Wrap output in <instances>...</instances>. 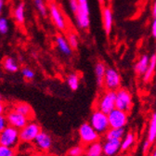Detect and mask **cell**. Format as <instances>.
<instances>
[{
    "label": "cell",
    "instance_id": "41",
    "mask_svg": "<svg viewBox=\"0 0 156 156\" xmlns=\"http://www.w3.org/2000/svg\"><path fill=\"white\" fill-rule=\"evenodd\" d=\"M3 101V97H2V95H0V102H2Z\"/></svg>",
    "mask_w": 156,
    "mask_h": 156
},
{
    "label": "cell",
    "instance_id": "8",
    "mask_svg": "<svg viewBox=\"0 0 156 156\" xmlns=\"http://www.w3.org/2000/svg\"><path fill=\"white\" fill-rule=\"evenodd\" d=\"M110 128H125L128 122L127 112L119 109H114L108 114Z\"/></svg>",
    "mask_w": 156,
    "mask_h": 156
},
{
    "label": "cell",
    "instance_id": "29",
    "mask_svg": "<svg viewBox=\"0 0 156 156\" xmlns=\"http://www.w3.org/2000/svg\"><path fill=\"white\" fill-rule=\"evenodd\" d=\"M16 149L0 145V156H16Z\"/></svg>",
    "mask_w": 156,
    "mask_h": 156
},
{
    "label": "cell",
    "instance_id": "2",
    "mask_svg": "<svg viewBox=\"0 0 156 156\" xmlns=\"http://www.w3.org/2000/svg\"><path fill=\"white\" fill-rule=\"evenodd\" d=\"M20 143L21 140L19 129L9 126L0 133V145L16 149Z\"/></svg>",
    "mask_w": 156,
    "mask_h": 156
},
{
    "label": "cell",
    "instance_id": "3",
    "mask_svg": "<svg viewBox=\"0 0 156 156\" xmlns=\"http://www.w3.org/2000/svg\"><path fill=\"white\" fill-rule=\"evenodd\" d=\"M116 91L106 90L97 101V110H99L106 114H109L115 109Z\"/></svg>",
    "mask_w": 156,
    "mask_h": 156
},
{
    "label": "cell",
    "instance_id": "9",
    "mask_svg": "<svg viewBox=\"0 0 156 156\" xmlns=\"http://www.w3.org/2000/svg\"><path fill=\"white\" fill-rule=\"evenodd\" d=\"M121 86V75L112 67H108L104 77V87L107 90L117 91Z\"/></svg>",
    "mask_w": 156,
    "mask_h": 156
},
{
    "label": "cell",
    "instance_id": "36",
    "mask_svg": "<svg viewBox=\"0 0 156 156\" xmlns=\"http://www.w3.org/2000/svg\"><path fill=\"white\" fill-rule=\"evenodd\" d=\"M7 112V106L6 104L2 101L0 102V114H5Z\"/></svg>",
    "mask_w": 156,
    "mask_h": 156
},
{
    "label": "cell",
    "instance_id": "22",
    "mask_svg": "<svg viewBox=\"0 0 156 156\" xmlns=\"http://www.w3.org/2000/svg\"><path fill=\"white\" fill-rule=\"evenodd\" d=\"M155 69H156V55H152L151 57L148 70L145 73V74L143 75V81L145 83H148L151 79V77L153 76V74L155 73Z\"/></svg>",
    "mask_w": 156,
    "mask_h": 156
},
{
    "label": "cell",
    "instance_id": "27",
    "mask_svg": "<svg viewBox=\"0 0 156 156\" xmlns=\"http://www.w3.org/2000/svg\"><path fill=\"white\" fill-rule=\"evenodd\" d=\"M34 3L36 9L38 10V12L40 13L44 18H46L48 16V8L46 6V3L44 0H34Z\"/></svg>",
    "mask_w": 156,
    "mask_h": 156
},
{
    "label": "cell",
    "instance_id": "5",
    "mask_svg": "<svg viewBox=\"0 0 156 156\" xmlns=\"http://www.w3.org/2000/svg\"><path fill=\"white\" fill-rule=\"evenodd\" d=\"M78 135L82 145L87 146L91 143L99 141L100 134L98 133L89 123H83L78 129Z\"/></svg>",
    "mask_w": 156,
    "mask_h": 156
},
{
    "label": "cell",
    "instance_id": "44",
    "mask_svg": "<svg viewBox=\"0 0 156 156\" xmlns=\"http://www.w3.org/2000/svg\"><path fill=\"white\" fill-rule=\"evenodd\" d=\"M155 55H156V52H155Z\"/></svg>",
    "mask_w": 156,
    "mask_h": 156
},
{
    "label": "cell",
    "instance_id": "40",
    "mask_svg": "<svg viewBox=\"0 0 156 156\" xmlns=\"http://www.w3.org/2000/svg\"><path fill=\"white\" fill-rule=\"evenodd\" d=\"M151 156H156V146H155V148H154V150H153V151H152Z\"/></svg>",
    "mask_w": 156,
    "mask_h": 156
},
{
    "label": "cell",
    "instance_id": "23",
    "mask_svg": "<svg viewBox=\"0 0 156 156\" xmlns=\"http://www.w3.org/2000/svg\"><path fill=\"white\" fill-rule=\"evenodd\" d=\"M24 3H20L15 10H14V18H15V21L20 23V24H22L24 23V20H25V13H24Z\"/></svg>",
    "mask_w": 156,
    "mask_h": 156
},
{
    "label": "cell",
    "instance_id": "10",
    "mask_svg": "<svg viewBox=\"0 0 156 156\" xmlns=\"http://www.w3.org/2000/svg\"><path fill=\"white\" fill-rule=\"evenodd\" d=\"M7 120L9 123V126H13L19 130H21L22 128H23L29 122L30 119L27 118L26 116L23 115L22 113H20L18 112H16L14 109L9 110V112H7Z\"/></svg>",
    "mask_w": 156,
    "mask_h": 156
},
{
    "label": "cell",
    "instance_id": "39",
    "mask_svg": "<svg viewBox=\"0 0 156 156\" xmlns=\"http://www.w3.org/2000/svg\"><path fill=\"white\" fill-rule=\"evenodd\" d=\"M33 156H49V155H48V154H46L44 152H40V153H36V154H34Z\"/></svg>",
    "mask_w": 156,
    "mask_h": 156
},
{
    "label": "cell",
    "instance_id": "43",
    "mask_svg": "<svg viewBox=\"0 0 156 156\" xmlns=\"http://www.w3.org/2000/svg\"><path fill=\"white\" fill-rule=\"evenodd\" d=\"M100 1H101V3H102V0H100Z\"/></svg>",
    "mask_w": 156,
    "mask_h": 156
},
{
    "label": "cell",
    "instance_id": "33",
    "mask_svg": "<svg viewBox=\"0 0 156 156\" xmlns=\"http://www.w3.org/2000/svg\"><path fill=\"white\" fill-rule=\"evenodd\" d=\"M7 126H9V123L7 120L6 114H0V133H1Z\"/></svg>",
    "mask_w": 156,
    "mask_h": 156
},
{
    "label": "cell",
    "instance_id": "4",
    "mask_svg": "<svg viewBox=\"0 0 156 156\" xmlns=\"http://www.w3.org/2000/svg\"><path fill=\"white\" fill-rule=\"evenodd\" d=\"M79 7L78 11L74 15L76 24L80 29H87L90 25V18H89V5L88 0H78Z\"/></svg>",
    "mask_w": 156,
    "mask_h": 156
},
{
    "label": "cell",
    "instance_id": "12",
    "mask_svg": "<svg viewBox=\"0 0 156 156\" xmlns=\"http://www.w3.org/2000/svg\"><path fill=\"white\" fill-rule=\"evenodd\" d=\"M34 144L39 151L46 152L48 151L52 147V139L47 132L41 131L34 140Z\"/></svg>",
    "mask_w": 156,
    "mask_h": 156
},
{
    "label": "cell",
    "instance_id": "13",
    "mask_svg": "<svg viewBox=\"0 0 156 156\" xmlns=\"http://www.w3.org/2000/svg\"><path fill=\"white\" fill-rule=\"evenodd\" d=\"M121 142L120 140H105L103 144V154L106 156H113L121 151Z\"/></svg>",
    "mask_w": 156,
    "mask_h": 156
},
{
    "label": "cell",
    "instance_id": "11",
    "mask_svg": "<svg viewBox=\"0 0 156 156\" xmlns=\"http://www.w3.org/2000/svg\"><path fill=\"white\" fill-rule=\"evenodd\" d=\"M49 14L52 19V22L55 24V26L61 31H65L67 29V24L65 19L57 4L50 3L49 5Z\"/></svg>",
    "mask_w": 156,
    "mask_h": 156
},
{
    "label": "cell",
    "instance_id": "14",
    "mask_svg": "<svg viewBox=\"0 0 156 156\" xmlns=\"http://www.w3.org/2000/svg\"><path fill=\"white\" fill-rule=\"evenodd\" d=\"M112 24H113L112 11L109 7H104L102 9V25L107 35L111 34L112 29Z\"/></svg>",
    "mask_w": 156,
    "mask_h": 156
},
{
    "label": "cell",
    "instance_id": "25",
    "mask_svg": "<svg viewBox=\"0 0 156 156\" xmlns=\"http://www.w3.org/2000/svg\"><path fill=\"white\" fill-rule=\"evenodd\" d=\"M79 76H78L76 73H70L67 76V84L69 86V87L71 88V90L73 91H76L78 88H79Z\"/></svg>",
    "mask_w": 156,
    "mask_h": 156
},
{
    "label": "cell",
    "instance_id": "18",
    "mask_svg": "<svg viewBox=\"0 0 156 156\" xmlns=\"http://www.w3.org/2000/svg\"><path fill=\"white\" fill-rule=\"evenodd\" d=\"M55 41H56V45L58 47V48L60 49V51L66 55V56H71L72 55V48L69 45L68 41H67V38H65L62 35H57L55 38Z\"/></svg>",
    "mask_w": 156,
    "mask_h": 156
},
{
    "label": "cell",
    "instance_id": "35",
    "mask_svg": "<svg viewBox=\"0 0 156 156\" xmlns=\"http://www.w3.org/2000/svg\"><path fill=\"white\" fill-rule=\"evenodd\" d=\"M151 34L156 39V18H153V22L151 24Z\"/></svg>",
    "mask_w": 156,
    "mask_h": 156
},
{
    "label": "cell",
    "instance_id": "21",
    "mask_svg": "<svg viewBox=\"0 0 156 156\" xmlns=\"http://www.w3.org/2000/svg\"><path fill=\"white\" fill-rule=\"evenodd\" d=\"M156 140V111L152 114L151 119L150 122V126H149V131H148V136H147V142L151 144L154 140Z\"/></svg>",
    "mask_w": 156,
    "mask_h": 156
},
{
    "label": "cell",
    "instance_id": "26",
    "mask_svg": "<svg viewBox=\"0 0 156 156\" xmlns=\"http://www.w3.org/2000/svg\"><path fill=\"white\" fill-rule=\"evenodd\" d=\"M3 67L6 71L9 72V73H15L18 71L19 67L16 63V62L13 60L12 58H5V61L3 62Z\"/></svg>",
    "mask_w": 156,
    "mask_h": 156
},
{
    "label": "cell",
    "instance_id": "38",
    "mask_svg": "<svg viewBox=\"0 0 156 156\" xmlns=\"http://www.w3.org/2000/svg\"><path fill=\"white\" fill-rule=\"evenodd\" d=\"M3 7H4V0H0V14L2 12Z\"/></svg>",
    "mask_w": 156,
    "mask_h": 156
},
{
    "label": "cell",
    "instance_id": "30",
    "mask_svg": "<svg viewBox=\"0 0 156 156\" xmlns=\"http://www.w3.org/2000/svg\"><path fill=\"white\" fill-rule=\"evenodd\" d=\"M67 41L69 43V45L71 46L72 49H77L78 48V38L74 34H69L67 35Z\"/></svg>",
    "mask_w": 156,
    "mask_h": 156
},
{
    "label": "cell",
    "instance_id": "20",
    "mask_svg": "<svg viewBox=\"0 0 156 156\" xmlns=\"http://www.w3.org/2000/svg\"><path fill=\"white\" fill-rule=\"evenodd\" d=\"M125 128H110L105 133V140H122L125 136Z\"/></svg>",
    "mask_w": 156,
    "mask_h": 156
},
{
    "label": "cell",
    "instance_id": "16",
    "mask_svg": "<svg viewBox=\"0 0 156 156\" xmlns=\"http://www.w3.org/2000/svg\"><path fill=\"white\" fill-rule=\"evenodd\" d=\"M103 154V144L100 141L91 143L85 148V156H101Z\"/></svg>",
    "mask_w": 156,
    "mask_h": 156
},
{
    "label": "cell",
    "instance_id": "28",
    "mask_svg": "<svg viewBox=\"0 0 156 156\" xmlns=\"http://www.w3.org/2000/svg\"><path fill=\"white\" fill-rule=\"evenodd\" d=\"M84 153H85V147L83 145H75L72 147L68 151L69 156H83Z\"/></svg>",
    "mask_w": 156,
    "mask_h": 156
},
{
    "label": "cell",
    "instance_id": "17",
    "mask_svg": "<svg viewBox=\"0 0 156 156\" xmlns=\"http://www.w3.org/2000/svg\"><path fill=\"white\" fill-rule=\"evenodd\" d=\"M150 60H151V57L147 54H143L140 60L138 61V62L136 63L135 65V72L140 74V75H144L145 73L148 70L149 64H150Z\"/></svg>",
    "mask_w": 156,
    "mask_h": 156
},
{
    "label": "cell",
    "instance_id": "34",
    "mask_svg": "<svg viewBox=\"0 0 156 156\" xmlns=\"http://www.w3.org/2000/svg\"><path fill=\"white\" fill-rule=\"evenodd\" d=\"M69 6L71 9V11L73 15H75L78 11V7H79V3L78 0H69Z\"/></svg>",
    "mask_w": 156,
    "mask_h": 156
},
{
    "label": "cell",
    "instance_id": "42",
    "mask_svg": "<svg viewBox=\"0 0 156 156\" xmlns=\"http://www.w3.org/2000/svg\"><path fill=\"white\" fill-rule=\"evenodd\" d=\"M48 1L49 3H53V2H54V0H48Z\"/></svg>",
    "mask_w": 156,
    "mask_h": 156
},
{
    "label": "cell",
    "instance_id": "15",
    "mask_svg": "<svg viewBox=\"0 0 156 156\" xmlns=\"http://www.w3.org/2000/svg\"><path fill=\"white\" fill-rule=\"evenodd\" d=\"M106 66L103 62H98L95 65V76H96V82L99 87L104 86V77L106 73Z\"/></svg>",
    "mask_w": 156,
    "mask_h": 156
},
{
    "label": "cell",
    "instance_id": "37",
    "mask_svg": "<svg viewBox=\"0 0 156 156\" xmlns=\"http://www.w3.org/2000/svg\"><path fill=\"white\" fill-rule=\"evenodd\" d=\"M152 16H153V18H156V0L154 1L153 8H152Z\"/></svg>",
    "mask_w": 156,
    "mask_h": 156
},
{
    "label": "cell",
    "instance_id": "19",
    "mask_svg": "<svg viewBox=\"0 0 156 156\" xmlns=\"http://www.w3.org/2000/svg\"><path fill=\"white\" fill-rule=\"evenodd\" d=\"M13 109L20 112V113H22L23 115L26 116L27 118L31 119L34 117V111L32 109V107L26 103V102H19V103H16L14 106H13Z\"/></svg>",
    "mask_w": 156,
    "mask_h": 156
},
{
    "label": "cell",
    "instance_id": "31",
    "mask_svg": "<svg viewBox=\"0 0 156 156\" xmlns=\"http://www.w3.org/2000/svg\"><path fill=\"white\" fill-rule=\"evenodd\" d=\"M9 32V22L4 17H0V34H5Z\"/></svg>",
    "mask_w": 156,
    "mask_h": 156
},
{
    "label": "cell",
    "instance_id": "24",
    "mask_svg": "<svg viewBox=\"0 0 156 156\" xmlns=\"http://www.w3.org/2000/svg\"><path fill=\"white\" fill-rule=\"evenodd\" d=\"M135 143V135L132 132L127 133L121 142V151H127Z\"/></svg>",
    "mask_w": 156,
    "mask_h": 156
},
{
    "label": "cell",
    "instance_id": "6",
    "mask_svg": "<svg viewBox=\"0 0 156 156\" xmlns=\"http://www.w3.org/2000/svg\"><path fill=\"white\" fill-rule=\"evenodd\" d=\"M133 107V101L131 93L126 88H119L116 91L115 108L129 112Z\"/></svg>",
    "mask_w": 156,
    "mask_h": 156
},
{
    "label": "cell",
    "instance_id": "1",
    "mask_svg": "<svg viewBox=\"0 0 156 156\" xmlns=\"http://www.w3.org/2000/svg\"><path fill=\"white\" fill-rule=\"evenodd\" d=\"M89 124L100 135L105 134L110 129L108 114H106L99 110H97V109L95 111H93V112L90 116Z\"/></svg>",
    "mask_w": 156,
    "mask_h": 156
},
{
    "label": "cell",
    "instance_id": "7",
    "mask_svg": "<svg viewBox=\"0 0 156 156\" xmlns=\"http://www.w3.org/2000/svg\"><path fill=\"white\" fill-rule=\"evenodd\" d=\"M41 127L36 122L30 121L23 128L20 130V140L21 142L32 143L34 141L38 134L40 133Z\"/></svg>",
    "mask_w": 156,
    "mask_h": 156
},
{
    "label": "cell",
    "instance_id": "32",
    "mask_svg": "<svg viewBox=\"0 0 156 156\" xmlns=\"http://www.w3.org/2000/svg\"><path fill=\"white\" fill-rule=\"evenodd\" d=\"M22 73L23 75V77L27 80H33L34 78V72L29 68H23V71H22Z\"/></svg>",
    "mask_w": 156,
    "mask_h": 156
}]
</instances>
